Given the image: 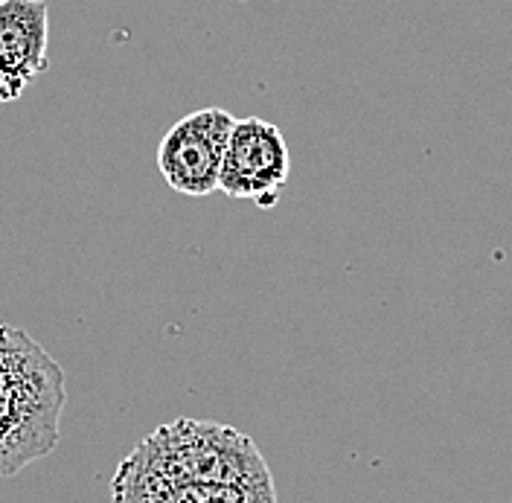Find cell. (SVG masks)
I'll return each instance as SVG.
<instances>
[{
    "instance_id": "cell-1",
    "label": "cell",
    "mask_w": 512,
    "mask_h": 503,
    "mask_svg": "<svg viewBox=\"0 0 512 503\" xmlns=\"http://www.w3.org/2000/svg\"><path fill=\"white\" fill-rule=\"evenodd\" d=\"M64 402L59 361L24 329L0 323V480L56 451Z\"/></svg>"
},
{
    "instance_id": "cell-3",
    "label": "cell",
    "mask_w": 512,
    "mask_h": 503,
    "mask_svg": "<svg viewBox=\"0 0 512 503\" xmlns=\"http://www.w3.org/2000/svg\"><path fill=\"white\" fill-rule=\"evenodd\" d=\"M233 123V114L224 108H201L181 117L163 134L158 146L163 181L175 192L192 198L216 192Z\"/></svg>"
},
{
    "instance_id": "cell-6",
    "label": "cell",
    "mask_w": 512,
    "mask_h": 503,
    "mask_svg": "<svg viewBox=\"0 0 512 503\" xmlns=\"http://www.w3.org/2000/svg\"><path fill=\"white\" fill-rule=\"evenodd\" d=\"M50 9L44 0H0V70L32 82L50 67Z\"/></svg>"
},
{
    "instance_id": "cell-5",
    "label": "cell",
    "mask_w": 512,
    "mask_h": 503,
    "mask_svg": "<svg viewBox=\"0 0 512 503\" xmlns=\"http://www.w3.org/2000/svg\"><path fill=\"white\" fill-rule=\"evenodd\" d=\"M114 503H277L274 483L262 486H230L166 477L143 466L128 454L111 483Z\"/></svg>"
},
{
    "instance_id": "cell-4",
    "label": "cell",
    "mask_w": 512,
    "mask_h": 503,
    "mask_svg": "<svg viewBox=\"0 0 512 503\" xmlns=\"http://www.w3.org/2000/svg\"><path fill=\"white\" fill-rule=\"evenodd\" d=\"M291 175L286 134L280 126L245 117L236 120L224 152L219 189L227 198L254 201L256 207H274Z\"/></svg>"
},
{
    "instance_id": "cell-2",
    "label": "cell",
    "mask_w": 512,
    "mask_h": 503,
    "mask_svg": "<svg viewBox=\"0 0 512 503\" xmlns=\"http://www.w3.org/2000/svg\"><path fill=\"white\" fill-rule=\"evenodd\" d=\"M131 457L166 477L230 486L274 483L254 440L219 422L175 419L137 442Z\"/></svg>"
}]
</instances>
